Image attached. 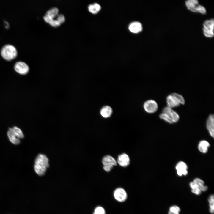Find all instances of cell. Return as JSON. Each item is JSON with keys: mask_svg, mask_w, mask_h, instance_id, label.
Returning <instances> with one entry per match:
<instances>
[{"mask_svg": "<svg viewBox=\"0 0 214 214\" xmlns=\"http://www.w3.org/2000/svg\"><path fill=\"white\" fill-rule=\"evenodd\" d=\"M167 106L172 108L179 106L181 104L184 105L185 101L181 95L176 93L169 95L166 98Z\"/></svg>", "mask_w": 214, "mask_h": 214, "instance_id": "3", "label": "cell"}, {"mask_svg": "<svg viewBox=\"0 0 214 214\" xmlns=\"http://www.w3.org/2000/svg\"><path fill=\"white\" fill-rule=\"evenodd\" d=\"M59 9L56 7L52 8L48 10L46 12V15L53 19L56 17L58 14Z\"/></svg>", "mask_w": 214, "mask_h": 214, "instance_id": "20", "label": "cell"}, {"mask_svg": "<svg viewBox=\"0 0 214 214\" xmlns=\"http://www.w3.org/2000/svg\"><path fill=\"white\" fill-rule=\"evenodd\" d=\"M7 135L9 140L13 144L18 145L20 143V139L15 135L10 128H9L7 131Z\"/></svg>", "mask_w": 214, "mask_h": 214, "instance_id": "17", "label": "cell"}, {"mask_svg": "<svg viewBox=\"0 0 214 214\" xmlns=\"http://www.w3.org/2000/svg\"><path fill=\"white\" fill-rule=\"evenodd\" d=\"M210 146V144L208 142L203 140L199 142L198 145V149L200 152L205 154L207 152L208 148Z\"/></svg>", "mask_w": 214, "mask_h": 214, "instance_id": "14", "label": "cell"}, {"mask_svg": "<svg viewBox=\"0 0 214 214\" xmlns=\"http://www.w3.org/2000/svg\"><path fill=\"white\" fill-rule=\"evenodd\" d=\"M160 118L169 124L174 123L172 119L166 114L162 112L159 115Z\"/></svg>", "mask_w": 214, "mask_h": 214, "instance_id": "21", "label": "cell"}, {"mask_svg": "<svg viewBox=\"0 0 214 214\" xmlns=\"http://www.w3.org/2000/svg\"><path fill=\"white\" fill-rule=\"evenodd\" d=\"M208 201L210 207L209 211L211 214H213L214 211V195H211L208 198Z\"/></svg>", "mask_w": 214, "mask_h": 214, "instance_id": "22", "label": "cell"}, {"mask_svg": "<svg viewBox=\"0 0 214 214\" xmlns=\"http://www.w3.org/2000/svg\"><path fill=\"white\" fill-rule=\"evenodd\" d=\"M102 163L103 165H112L114 166L117 165L116 160L109 155H106L104 156L102 159Z\"/></svg>", "mask_w": 214, "mask_h": 214, "instance_id": "16", "label": "cell"}, {"mask_svg": "<svg viewBox=\"0 0 214 214\" xmlns=\"http://www.w3.org/2000/svg\"><path fill=\"white\" fill-rule=\"evenodd\" d=\"M143 107L146 112L150 114L155 113L158 108L157 103L152 100H149L146 101L144 104Z\"/></svg>", "mask_w": 214, "mask_h": 214, "instance_id": "6", "label": "cell"}, {"mask_svg": "<svg viewBox=\"0 0 214 214\" xmlns=\"http://www.w3.org/2000/svg\"><path fill=\"white\" fill-rule=\"evenodd\" d=\"M112 112V109L111 107L108 106H106L102 108L100 112L103 117L107 118L111 116Z\"/></svg>", "mask_w": 214, "mask_h": 214, "instance_id": "15", "label": "cell"}, {"mask_svg": "<svg viewBox=\"0 0 214 214\" xmlns=\"http://www.w3.org/2000/svg\"><path fill=\"white\" fill-rule=\"evenodd\" d=\"M49 24L51 26L54 27L59 26L61 24L56 19H55L52 20Z\"/></svg>", "mask_w": 214, "mask_h": 214, "instance_id": "27", "label": "cell"}, {"mask_svg": "<svg viewBox=\"0 0 214 214\" xmlns=\"http://www.w3.org/2000/svg\"><path fill=\"white\" fill-rule=\"evenodd\" d=\"M4 23L5 28L6 29H8L10 27V25L9 23L7 21H4Z\"/></svg>", "mask_w": 214, "mask_h": 214, "instance_id": "32", "label": "cell"}, {"mask_svg": "<svg viewBox=\"0 0 214 214\" xmlns=\"http://www.w3.org/2000/svg\"><path fill=\"white\" fill-rule=\"evenodd\" d=\"M56 20L61 24L64 23L65 21L64 16L62 14H58L56 17Z\"/></svg>", "mask_w": 214, "mask_h": 214, "instance_id": "25", "label": "cell"}, {"mask_svg": "<svg viewBox=\"0 0 214 214\" xmlns=\"http://www.w3.org/2000/svg\"><path fill=\"white\" fill-rule=\"evenodd\" d=\"M114 196L116 200L120 202L125 201L127 197L126 191L124 189L121 188H118L115 190Z\"/></svg>", "mask_w": 214, "mask_h": 214, "instance_id": "9", "label": "cell"}, {"mask_svg": "<svg viewBox=\"0 0 214 214\" xmlns=\"http://www.w3.org/2000/svg\"><path fill=\"white\" fill-rule=\"evenodd\" d=\"M162 112L167 114L174 123L178 122L180 119V116L178 114L169 107L166 106L164 107L162 110Z\"/></svg>", "mask_w": 214, "mask_h": 214, "instance_id": "10", "label": "cell"}, {"mask_svg": "<svg viewBox=\"0 0 214 214\" xmlns=\"http://www.w3.org/2000/svg\"><path fill=\"white\" fill-rule=\"evenodd\" d=\"M113 166H114L112 165H104L103 166V169L106 171L109 172L112 169Z\"/></svg>", "mask_w": 214, "mask_h": 214, "instance_id": "29", "label": "cell"}, {"mask_svg": "<svg viewBox=\"0 0 214 214\" xmlns=\"http://www.w3.org/2000/svg\"><path fill=\"white\" fill-rule=\"evenodd\" d=\"M193 182L197 185L199 187L204 185V182L201 179L198 178H195L193 181Z\"/></svg>", "mask_w": 214, "mask_h": 214, "instance_id": "26", "label": "cell"}, {"mask_svg": "<svg viewBox=\"0 0 214 214\" xmlns=\"http://www.w3.org/2000/svg\"><path fill=\"white\" fill-rule=\"evenodd\" d=\"M48 158L45 155L39 154L36 158L34 168L35 172L39 176L44 175L49 166Z\"/></svg>", "mask_w": 214, "mask_h": 214, "instance_id": "1", "label": "cell"}, {"mask_svg": "<svg viewBox=\"0 0 214 214\" xmlns=\"http://www.w3.org/2000/svg\"><path fill=\"white\" fill-rule=\"evenodd\" d=\"M11 128V130L16 137L18 139H23L24 135L21 130L16 126H14Z\"/></svg>", "mask_w": 214, "mask_h": 214, "instance_id": "19", "label": "cell"}, {"mask_svg": "<svg viewBox=\"0 0 214 214\" xmlns=\"http://www.w3.org/2000/svg\"><path fill=\"white\" fill-rule=\"evenodd\" d=\"M168 214H179V213H174L169 211Z\"/></svg>", "mask_w": 214, "mask_h": 214, "instance_id": "33", "label": "cell"}, {"mask_svg": "<svg viewBox=\"0 0 214 214\" xmlns=\"http://www.w3.org/2000/svg\"><path fill=\"white\" fill-rule=\"evenodd\" d=\"M128 29L129 30L133 33H137L142 30V27L141 23L137 21L131 23L129 26Z\"/></svg>", "mask_w": 214, "mask_h": 214, "instance_id": "13", "label": "cell"}, {"mask_svg": "<svg viewBox=\"0 0 214 214\" xmlns=\"http://www.w3.org/2000/svg\"><path fill=\"white\" fill-rule=\"evenodd\" d=\"M93 214H106V212L103 207L98 206L95 208Z\"/></svg>", "mask_w": 214, "mask_h": 214, "instance_id": "23", "label": "cell"}, {"mask_svg": "<svg viewBox=\"0 0 214 214\" xmlns=\"http://www.w3.org/2000/svg\"><path fill=\"white\" fill-rule=\"evenodd\" d=\"M175 169L177 170V175L180 176L182 175L186 176L188 174V166L183 161L178 162L176 164Z\"/></svg>", "mask_w": 214, "mask_h": 214, "instance_id": "8", "label": "cell"}, {"mask_svg": "<svg viewBox=\"0 0 214 214\" xmlns=\"http://www.w3.org/2000/svg\"><path fill=\"white\" fill-rule=\"evenodd\" d=\"M207 129L210 135L213 138L214 137V116L213 114H210L206 122Z\"/></svg>", "mask_w": 214, "mask_h": 214, "instance_id": "11", "label": "cell"}, {"mask_svg": "<svg viewBox=\"0 0 214 214\" xmlns=\"http://www.w3.org/2000/svg\"><path fill=\"white\" fill-rule=\"evenodd\" d=\"M214 21L213 18L204 21L203 23V30L204 34L207 37H212L214 36Z\"/></svg>", "mask_w": 214, "mask_h": 214, "instance_id": "5", "label": "cell"}, {"mask_svg": "<svg viewBox=\"0 0 214 214\" xmlns=\"http://www.w3.org/2000/svg\"><path fill=\"white\" fill-rule=\"evenodd\" d=\"M101 7L97 3L89 4L88 6L89 11L94 14L97 13L100 10Z\"/></svg>", "mask_w": 214, "mask_h": 214, "instance_id": "18", "label": "cell"}, {"mask_svg": "<svg viewBox=\"0 0 214 214\" xmlns=\"http://www.w3.org/2000/svg\"><path fill=\"white\" fill-rule=\"evenodd\" d=\"M169 211L173 213H179L180 211V209L177 206L173 205L169 207Z\"/></svg>", "mask_w": 214, "mask_h": 214, "instance_id": "24", "label": "cell"}, {"mask_svg": "<svg viewBox=\"0 0 214 214\" xmlns=\"http://www.w3.org/2000/svg\"><path fill=\"white\" fill-rule=\"evenodd\" d=\"M14 69L16 72L21 75H26L29 72V70L28 65L22 61H18L16 62Z\"/></svg>", "mask_w": 214, "mask_h": 214, "instance_id": "7", "label": "cell"}, {"mask_svg": "<svg viewBox=\"0 0 214 214\" xmlns=\"http://www.w3.org/2000/svg\"><path fill=\"white\" fill-rule=\"evenodd\" d=\"M185 4L188 9L192 12L203 14L206 13L205 7L199 4V2L197 0H188L185 1Z\"/></svg>", "mask_w": 214, "mask_h": 214, "instance_id": "4", "label": "cell"}, {"mask_svg": "<svg viewBox=\"0 0 214 214\" xmlns=\"http://www.w3.org/2000/svg\"><path fill=\"white\" fill-rule=\"evenodd\" d=\"M0 54L4 59L10 61L17 57L18 51L14 45L7 44L4 45L1 48Z\"/></svg>", "mask_w": 214, "mask_h": 214, "instance_id": "2", "label": "cell"}, {"mask_svg": "<svg viewBox=\"0 0 214 214\" xmlns=\"http://www.w3.org/2000/svg\"><path fill=\"white\" fill-rule=\"evenodd\" d=\"M130 160L128 156L126 154L122 153L118 156L117 162L121 166L127 167L130 163Z\"/></svg>", "mask_w": 214, "mask_h": 214, "instance_id": "12", "label": "cell"}, {"mask_svg": "<svg viewBox=\"0 0 214 214\" xmlns=\"http://www.w3.org/2000/svg\"><path fill=\"white\" fill-rule=\"evenodd\" d=\"M189 186L192 189H193L196 188H199L198 185L193 181L189 183Z\"/></svg>", "mask_w": 214, "mask_h": 214, "instance_id": "30", "label": "cell"}, {"mask_svg": "<svg viewBox=\"0 0 214 214\" xmlns=\"http://www.w3.org/2000/svg\"><path fill=\"white\" fill-rule=\"evenodd\" d=\"M191 192L193 193L196 195H199L202 193L199 188H196L191 190Z\"/></svg>", "mask_w": 214, "mask_h": 214, "instance_id": "28", "label": "cell"}, {"mask_svg": "<svg viewBox=\"0 0 214 214\" xmlns=\"http://www.w3.org/2000/svg\"><path fill=\"white\" fill-rule=\"evenodd\" d=\"M199 188L201 192L206 191L208 189L207 186L204 185L199 187Z\"/></svg>", "mask_w": 214, "mask_h": 214, "instance_id": "31", "label": "cell"}]
</instances>
